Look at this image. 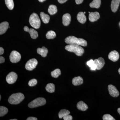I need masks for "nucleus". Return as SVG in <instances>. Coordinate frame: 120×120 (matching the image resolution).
Returning <instances> with one entry per match:
<instances>
[{
    "instance_id": "2eb2a0df",
    "label": "nucleus",
    "mask_w": 120,
    "mask_h": 120,
    "mask_svg": "<svg viewBox=\"0 0 120 120\" xmlns=\"http://www.w3.org/2000/svg\"><path fill=\"white\" fill-rule=\"evenodd\" d=\"M9 27V23L5 22L1 23L0 24V34H4Z\"/></svg>"
},
{
    "instance_id": "f704fd0d",
    "label": "nucleus",
    "mask_w": 120,
    "mask_h": 120,
    "mask_svg": "<svg viewBox=\"0 0 120 120\" xmlns=\"http://www.w3.org/2000/svg\"><path fill=\"white\" fill-rule=\"evenodd\" d=\"M27 120H37L38 119L36 117H28L27 119H26Z\"/></svg>"
},
{
    "instance_id": "412c9836",
    "label": "nucleus",
    "mask_w": 120,
    "mask_h": 120,
    "mask_svg": "<svg viewBox=\"0 0 120 120\" xmlns=\"http://www.w3.org/2000/svg\"><path fill=\"white\" fill-rule=\"evenodd\" d=\"M48 12L51 15H54L57 11V7L54 5H50L49 7L48 10Z\"/></svg>"
},
{
    "instance_id": "393cba45",
    "label": "nucleus",
    "mask_w": 120,
    "mask_h": 120,
    "mask_svg": "<svg viewBox=\"0 0 120 120\" xmlns=\"http://www.w3.org/2000/svg\"><path fill=\"white\" fill-rule=\"evenodd\" d=\"M86 64L88 67H90L91 71H95L97 69L96 66L95 64L94 61L93 60H90L87 61Z\"/></svg>"
},
{
    "instance_id": "4468645a",
    "label": "nucleus",
    "mask_w": 120,
    "mask_h": 120,
    "mask_svg": "<svg viewBox=\"0 0 120 120\" xmlns=\"http://www.w3.org/2000/svg\"><path fill=\"white\" fill-rule=\"evenodd\" d=\"M120 0H112L111 2V8L112 11L115 12L116 11L120 5Z\"/></svg>"
},
{
    "instance_id": "4c0bfd02",
    "label": "nucleus",
    "mask_w": 120,
    "mask_h": 120,
    "mask_svg": "<svg viewBox=\"0 0 120 120\" xmlns=\"http://www.w3.org/2000/svg\"><path fill=\"white\" fill-rule=\"evenodd\" d=\"M57 0L60 4H64L68 0Z\"/></svg>"
},
{
    "instance_id": "39448f33",
    "label": "nucleus",
    "mask_w": 120,
    "mask_h": 120,
    "mask_svg": "<svg viewBox=\"0 0 120 120\" xmlns=\"http://www.w3.org/2000/svg\"><path fill=\"white\" fill-rule=\"evenodd\" d=\"M46 101L45 98H38L35 99L28 104V106L30 108L41 106L45 104Z\"/></svg>"
},
{
    "instance_id": "a878e982",
    "label": "nucleus",
    "mask_w": 120,
    "mask_h": 120,
    "mask_svg": "<svg viewBox=\"0 0 120 120\" xmlns=\"http://www.w3.org/2000/svg\"><path fill=\"white\" fill-rule=\"evenodd\" d=\"M5 4L8 8L10 10H12L14 7L13 0H5Z\"/></svg>"
},
{
    "instance_id": "0eeeda50",
    "label": "nucleus",
    "mask_w": 120,
    "mask_h": 120,
    "mask_svg": "<svg viewBox=\"0 0 120 120\" xmlns=\"http://www.w3.org/2000/svg\"><path fill=\"white\" fill-rule=\"evenodd\" d=\"M21 58V55L19 52L16 51H12L11 52L9 59L11 62L15 63L20 61Z\"/></svg>"
},
{
    "instance_id": "e433bc0d",
    "label": "nucleus",
    "mask_w": 120,
    "mask_h": 120,
    "mask_svg": "<svg viewBox=\"0 0 120 120\" xmlns=\"http://www.w3.org/2000/svg\"><path fill=\"white\" fill-rule=\"evenodd\" d=\"M4 53V50L2 47H0V55L3 54Z\"/></svg>"
},
{
    "instance_id": "b1692460",
    "label": "nucleus",
    "mask_w": 120,
    "mask_h": 120,
    "mask_svg": "<svg viewBox=\"0 0 120 120\" xmlns=\"http://www.w3.org/2000/svg\"><path fill=\"white\" fill-rule=\"evenodd\" d=\"M46 90L49 93H53L55 91V85L53 83L48 84L46 87Z\"/></svg>"
},
{
    "instance_id": "5701e85b",
    "label": "nucleus",
    "mask_w": 120,
    "mask_h": 120,
    "mask_svg": "<svg viewBox=\"0 0 120 120\" xmlns=\"http://www.w3.org/2000/svg\"><path fill=\"white\" fill-rule=\"evenodd\" d=\"M30 34V36L31 38L35 39L38 37V32L37 31L32 28H30L28 30V32Z\"/></svg>"
},
{
    "instance_id": "20e7f679",
    "label": "nucleus",
    "mask_w": 120,
    "mask_h": 120,
    "mask_svg": "<svg viewBox=\"0 0 120 120\" xmlns=\"http://www.w3.org/2000/svg\"><path fill=\"white\" fill-rule=\"evenodd\" d=\"M30 25L35 29H38L41 25V22L38 15L34 13L30 16L29 20Z\"/></svg>"
},
{
    "instance_id": "6ab92c4d",
    "label": "nucleus",
    "mask_w": 120,
    "mask_h": 120,
    "mask_svg": "<svg viewBox=\"0 0 120 120\" xmlns=\"http://www.w3.org/2000/svg\"><path fill=\"white\" fill-rule=\"evenodd\" d=\"M77 109L81 111H85L88 109L87 105L82 101H80L77 103Z\"/></svg>"
},
{
    "instance_id": "7ed1b4c3",
    "label": "nucleus",
    "mask_w": 120,
    "mask_h": 120,
    "mask_svg": "<svg viewBox=\"0 0 120 120\" xmlns=\"http://www.w3.org/2000/svg\"><path fill=\"white\" fill-rule=\"evenodd\" d=\"M24 98L23 94L17 93L12 94L9 98L8 102L12 105H17L23 101Z\"/></svg>"
},
{
    "instance_id": "c03bdc74",
    "label": "nucleus",
    "mask_w": 120,
    "mask_h": 120,
    "mask_svg": "<svg viewBox=\"0 0 120 120\" xmlns=\"http://www.w3.org/2000/svg\"><path fill=\"white\" fill-rule=\"evenodd\" d=\"M1 96L0 95V100H1Z\"/></svg>"
},
{
    "instance_id": "423d86ee",
    "label": "nucleus",
    "mask_w": 120,
    "mask_h": 120,
    "mask_svg": "<svg viewBox=\"0 0 120 120\" xmlns=\"http://www.w3.org/2000/svg\"><path fill=\"white\" fill-rule=\"evenodd\" d=\"M38 64V61L35 58H32L29 60L26 63L25 68L26 69L29 71H31L34 69Z\"/></svg>"
},
{
    "instance_id": "dca6fc26",
    "label": "nucleus",
    "mask_w": 120,
    "mask_h": 120,
    "mask_svg": "<svg viewBox=\"0 0 120 120\" xmlns=\"http://www.w3.org/2000/svg\"><path fill=\"white\" fill-rule=\"evenodd\" d=\"M77 20L80 23L83 24L86 22V18L84 13L82 12H80L78 13L77 15Z\"/></svg>"
},
{
    "instance_id": "f03ea898",
    "label": "nucleus",
    "mask_w": 120,
    "mask_h": 120,
    "mask_svg": "<svg viewBox=\"0 0 120 120\" xmlns=\"http://www.w3.org/2000/svg\"><path fill=\"white\" fill-rule=\"evenodd\" d=\"M65 49L69 52L75 53L76 56H81L84 53V50L79 45L69 44L65 46Z\"/></svg>"
},
{
    "instance_id": "f3484780",
    "label": "nucleus",
    "mask_w": 120,
    "mask_h": 120,
    "mask_svg": "<svg viewBox=\"0 0 120 120\" xmlns=\"http://www.w3.org/2000/svg\"><path fill=\"white\" fill-rule=\"evenodd\" d=\"M37 53L38 54H40L43 57H45L47 56L48 52V49L47 48L44 46L42 47V48H38L37 49Z\"/></svg>"
},
{
    "instance_id": "ea45409f",
    "label": "nucleus",
    "mask_w": 120,
    "mask_h": 120,
    "mask_svg": "<svg viewBox=\"0 0 120 120\" xmlns=\"http://www.w3.org/2000/svg\"><path fill=\"white\" fill-rule=\"evenodd\" d=\"M117 112L120 115V108H118V109H117Z\"/></svg>"
},
{
    "instance_id": "9d476101",
    "label": "nucleus",
    "mask_w": 120,
    "mask_h": 120,
    "mask_svg": "<svg viewBox=\"0 0 120 120\" xmlns=\"http://www.w3.org/2000/svg\"><path fill=\"white\" fill-rule=\"evenodd\" d=\"M94 61L96 68L98 70L101 69L105 64V60L102 57H99L98 59H95Z\"/></svg>"
},
{
    "instance_id": "f8f14e48",
    "label": "nucleus",
    "mask_w": 120,
    "mask_h": 120,
    "mask_svg": "<svg viewBox=\"0 0 120 120\" xmlns=\"http://www.w3.org/2000/svg\"><path fill=\"white\" fill-rule=\"evenodd\" d=\"M71 15L69 13L64 14L62 17V23L64 26H68L71 22Z\"/></svg>"
},
{
    "instance_id": "37998d69",
    "label": "nucleus",
    "mask_w": 120,
    "mask_h": 120,
    "mask_svg": "<svg viewBox=\"0 0 120 120\" xmlns=\"http://www.w3.org/2000/svg\"><path fill=\"white\" fill-rule=\"evenodd\" d=\"M17 120V119H11V120Z\"/></svg>"
},
{
    "instance_id": "bb28decb",
    "label": "nucleus",
    "mask_w": 120,
    "mask_h": 120,
    "mask_svg": "<svg viewBox=\"0 0 120 120\" xmlns=\"http://www.w3.org/2000/svg\"><path fill=\"white\" fill-rule=\"evenodd\" d=\"M70 112L68 110L63 109L61 110L58 113V116L59 118H62L66 115L69 114Z\"/></svg>"
},
{
    "instance_id": "cd10ccee",
    "label": "nucleus",
    "mask_w": 120,
    "mask_h": 120,
    "mask_svg": "<svg viewBox=\"0 0 120 120\" xmlns=\"http://www.w3.org/2000/svg\"><path fill=\"white\" fill-rule=\"evenodd\" d=\"M56 33L53 31L50 30L47 32L46 35V38L48 39H53L56 37Z\"/></svg>"
},
{
    "instance_id": "f257e3e1",
    "label": "nucleus",
    "mask_w": 120,
    "mask_h": 120,
    "mask_svg": "<svg viewBox=\"0 0 120 120\" xmlns=\"http://www.w3.org/2000/svg\"><path fill=\"white\" fill-rule=\"evenodd\" d=\"M65 41L67 44H75L86 46L87 45V42L86 40L82 38H78L74 36H69L67 37L65 40Z\"/></svg>"
},
{
    "instance_id": "7c9ffc66",
    "label": "nucleus",
    "mask_w": 120,
    "mask_h": 120,
    "mask_svg": "<svg viewBox=\"0 0 120 120\" xmlns=\"http://www.w3.org/2000/svg\"><path fill=\"white\" fill-rule=\"evenodd\" d=\"M103 120H115V119L109 114H106L103 116Z\"/></svg>"
},
{
    "instance_id": "a19ab883",
    "label": "nucleus",
    "mask_w": 120,
    "mask_h": 120,
    "mask_svg": "<svg viewBox=\"0 0 120 120\" xmlns=\"http://www.w3.org/2000/svg\"><path fill=\"white\" fill-rule=\"evenodd\" d=\"M46 0H38L39 1V2H43V1H45Z\"/></svg>"
},
{
    "instance_id": "2f4dec72",
    "label": "nucleus",
    "mask_w": 120,
    "mask_h": 120,
    "mask_svg": "<svg viewBox=\"0 0 120 120\" xmlns=\"http://www.w3.org/2000/svg\"><path fill=\"white\" fill-rule=\"evenodd\" d=\"M38 81L37 79H32L30 80L28 82V85L30 86H35L37 84Z\"/></svg>"
},
{
    "instance_id": "79ce46f5",
    "label": "nucleus",
    "mask_w": 120,
    "mask_h": 120,
    "mask_svg": "<svg viewBox=\"0 0 120 120\" xmlns=\"http://www.w3.org/2000/svg\"><path fill=\"white\" fill-rule=\"evenodd\" d=\"M118 72H119V74L120 75V68H119V69H118Z\"/></svg>"
},
{
    "instance_id": "ddd939ff",
    "label": "nucleus",
    "mask_w": 120,
    "mask_h": 120,
    "mask_svg": "<svg viewBox=\"0 0 120 120\" xmlns=\"http://www.w3.org/2000/svg\"><path fill=\"white\" fill-rule=\"evenodd\" d=\"M100 18L99 13L97 12H90L89 15V19L90 22H94L97 21Z\"/></svg>"
},
{
    "instance_id": "c9c22d12",
    "label": "nucleus",
    "mask_w": 120,
    "mask_h": 120,
    "mask_svg": "<svg viewBox=\"0 0 120 120\" xmlns=\"http://www.w3.org/2000/svg\"><path fill=\"white\" fill-rule=\"evenodd\" d=\"M83 0H75L76 3L77 4H82Z\"/></svg>"
},
{
    "instance_id": "c756f323",
    "label": "nucleus",
    "mask_w": 120,
    "mask_h": 120,
    "mask_svg": "<svg viewBox=\"0 0 120 120\" xmlns=\"http://www.w3.org/2000/svg\"><path fill=\"white\" fill-rule=\"evenodd\" d=\"M8 109L7 107L3 106H0V116H3L7 114Z\"/></svg>"
},
{
    "instance_id": "72a5a7b5",
    "label": "nucleus",
    "mask_w": 120,
    "mask_h": 120,
    "mask_svg": "<svg viewBox=\"0 0 120 120\" xmlns=\"http://www.w3.org/2000/svg\"><path fill=\"white\" fill-rule=\"evenodd\" d=\"M5 61L4 58L2 56H1L0 57V63L2 64V63H4Z\"/></svg>"
},
{
    "instance_id": "9b49d317",
    "label": "nucleus",
    "mask_w": 120,
    "mask_h": 120,
    "mask_svg": "<svg viewBox=\"0 0 120 120\" xmlns=\"http://www.w3.org/2000/svg\"><path fill=\"white\" fill-rule=\"evenodd\" d=\"M108 57L110 60L113 62H116L119 59L120 55L118 52L116 50H113L109 53Z\"/></svg>"
},
{
    "instance_id": "c85d7f7f",
    "label": "nucleus",
    "mask_w": 120,
    "mask_h": 120,
    "mask_svg": "<svg viewBox=\"0 0 120 120\" xmlns=\"http://www.w3.org/2000/svg\"><path fill=\"white\" fill-rule=\"evenodd\" d=\"M61 73V72L60 69H56L51 72V74L52 77L56 78L60 75Z\"/></svg>"
},
{
    "instance_id": "1a4fd4ad",
    "label": "nucleus",
    "mask_w": 120,
    "mask_h": 120,
    "mask_svg": "<svg viewBox=\"0 0 120 120\" xmlns=\"http://www.w3.org/2000/svg\"><path fill=\"white\" fill-rule=\"evenodd\" d=\"M108 90L109 92V94L112 97H118L120 94L119 91L116 88L115 86L112 84H110L108 86Z\"/></svg>"
},
{
    "instance_id": "6e6552de",
    "label": "nucleus",
    "mask_w": 120,
    "mask_h": 120,
    "mask_svg": "<svg viewBox=\"0 0 120 120\" xmlns=\"http://www.w3.org/2000/svg\"><path fill=\"white\" fill-rule=\"evenodd\" d=\"M17 74L13 72L9 73L6 77V81L9 84H12L16 82L17 79Z\"/></svg>"
},
{
    "instance_id": "473e14b6",
    "label": "nucleus",
    "mask_w": 120,
    "mask_h": 120,
    "mask_svg": "<svg viewBox=\"0 0 120 120\" xmlns=\"http://www.w3.org/2000/svg\"><path fill=\"white\" fill-rule=\"evenodd\" d=\"M63 119L64 120H72V117L71 115L68 114L64 116L63 117Z\"/></svg>"
},
{
    "instance_id": "aec40b11",
    "label": "nucleus",
    "mask_w": 120,
    "mask_h": 120,
    "mask_svg": "<svg viewBox=\"0 0 120 120\" xmlns=\"http://www.w3.org/2000/svg\"><path fill=\"white\" fill-rule=\"evenodd\" d=\"M40 16L42 20L44 23L46 24L49 22L50 19L49 15L45 14L44 12H41L40 13Z\"/></svg>"
},
{
    "instance_id": "4be33fe9",
    "label": "nucleus",
    "mask_w": 120,
    "mask_h": 120,
    "mask_svg": "<svg viewBox=\"0 0 120 120\" xmlns=\"http://www.w3.org/2000/svg\"><path fill=\"white\" fill-rule=\"evenodd\" d=\"M101 0H93L92 2L90 4V7L91 8H98L101 5Z\"/></svg>"
},
{
    "instance_id": "58836bf2",
    "label": "nucleus",
    "mask_w": 120,
    "mask_h": 120,
    "mask_svg": "<svg viewBox=\"0 0 120 120\" xmlns=\"http://www.w3.org/2000/svg\"><path fill=\"white\" fill-rule=\"evenodd\" d=\"M29 28H28L27 26H25L24 27V30L26 32H28V30H29Z\"/></svg>"
},
{
    "instance_id": "a211bd4d",
    "label": "nucleus",
    "mask_w": 120,
    "mask_h": 120,
    "mask_svg": "<svg viewBox=\"0 0 120 120\" xmlns=\"http://www.w3.org/2000/svg\"><path fill=\"white\" fill-rule=\"evenodd\" d=\"M83 80L82 78L80 76L74 77L72 80V83L75 86L81 85L83 83Z\"/></svg>"
}]
</instances>
